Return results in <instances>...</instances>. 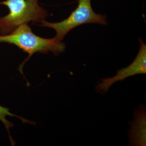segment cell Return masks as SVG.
Wrapping results in <instances>:
<instances>
[{"label":"cell","mask_w":146,"mask_h":146,"mask_svg":"<svg viewBox=\"0 0 146 146\" xmlns=\"http://www.w3.org/2000/svg\"><path fill=\"white\" fill-rule=\"evenodd\" d=\"M15 116L16 117H18L21 120H22L23 122H29L28 121L22 118L21 117L17 116V115H14L11 114V112L9 111V109L5 108L4 107H2L0 106V120L3 122V123L5 125V127L7 129V130L9 131V129L13 127V124L11 123L10 121L6 119V116Z\"/></svg>","instance_id":"5"},{"label":"cell","mask_w":146,"mask_h":146,"mask_svg":"<svg viewBox=\"0 0 146 146\" xmlns=\"http://www.w3.org/2000/svg\"><path fill=\"white\" fill-rule=\"evenodd\" d=\"M139 52L134 61L126 68H123L117 72L114 77L105 78L96 87L98 92L106 93L110 86L116 82L122 81L125 78L137 74H143L146 73V46L140 41Z\"/></svg>","instance_id":"4"},{"label":"cell","mask_w":146,"mask_h":146,"mask_svg":"<svg viewBox=\"0 0 146 146\" xmlns=\"http://www.w3.org/2000/svg\"><path fill=\"white\" fill-rule=\"evenodd\" d=\"M41 26L53 29L56 31L55 37L62 41L69 31L76 27L86 23L106 25L104 15L96 14L91 6V0H79L78 7L66 19L59 22L52 23L45 20L40 22Z\"/></svg>","instance_id":"3"},{"label":"cell","mask_w":146,"mask_h":146,"mask_svg":"<svg viewBox=\"0 0 146 146\" xmlns=\"http://www.w3.org/2000/svg\"><path fill=\"white\" fill-rule=\"evenodd\" d=\"M0 5L7 6L9 13L0 17V34L5 35L16 28L29 22H37L44 20L46 11L41 8L38 0H5Z\"/></svg>","instance_id":"2"},{"label":"cell","mask_w":146,"mask_h":146,"mask_svg":"<svg viewBox=\"0 0 146 146\" xmlns=\"http://www.w3.org/2000/svg\"><path fill=\"white\" fill-rule=\"evenodd\" d=\"M1 43L14 44L28 54V58L20 66V71L34 54L52 52L57 55L63 52L66 48L65 44L55 37L45 38L35 35L27 24L18 27L8 34L0 35Z\"/></svg>","instance_id":"1"}]
</instances>
